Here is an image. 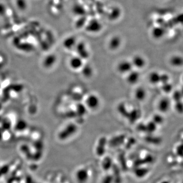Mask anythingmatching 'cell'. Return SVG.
Wrapping results in <instances>:
<instances>
[{
	"label": "cell",
	"mask_w": 183,
	"mask_h": 183,
	"mask_svg": "<svg viewBox=\"0 0 183 183\" xmlns=\"http://www.w3.org/2000/svg\"><path fill=\"white\" fill-rule=\"evenodd\" d=\"M75 50L77 56L80 57L83 60H87L89 58V53L87 46L84 42L78 43L75 46Z\"/></svg>",
	"instance_id": "1"
},
{
	"label": "cell",
	"mask_w": 183,
	"mask_h": 183,
	"mask_svg": "<svg viewBox=\"0 0 183 183\" xmlns=\"http://www.w3.org/2000/svg\"><path fill=\"white\" fill-rule=\"evenodd\" d=\"M133 68L131 62L127 60L121 61L117 66L118 72L121 74H128L132 70Z\"/></svg>",
	"instance_id": "2"
},
{
	"label": "cell",
	"mask_w": 183,
	"mask_h": 183,
	"mask_svg": "<svg viewBox=\"0 0 183 183\" xmlns=\"http://www.w3.org/2000/svg\"><path fill=\"white\" fill-rule=\"evenodd\" d=\"M100 99L95 94H91L87 97L85 100L86 106L91 109H95L99 107L100 105Z\"/></svg>",
	"instance_id": "3"
},
{
	"label": "cell",
	"mask_w": 183,
	"mask_h": 183,
	"mask_svg": "<svg viewBox=\"0 0 183 183\" xmlns=\"http://www.w3.org/2000/svg\"><path fill=\"white\" fill-rule=\"evenodd\" d=\"M101 29L102 25L97 20H92L86 27L87 31L92 33L99 32Z\"/></svg>",
	"instance_id": "4"
},
{
	"label": "cell",
	"mask_w": 183,
	"mask_h": 183,
	"mask_svg": "<svg viewBox=\"0 0 183 183\" xmlns=\"http://www.w3.org/2000/svg\"><path fill=\"white\" fill-rule=\"evenodd\" d=\"M141 116V111L140 109L135 108L129 110L127 119L129 120V122L133 123L140 119Z\"/></svg>",
	"instance_id": "5"
},
{
	"label": "cell",
	"mask_w": 183,
	"mask_h": 183,
	"mask_svg": "<svg viewBox=\"0 0 183 183\" xmlns=\"http://www.w3.org/2000/svg\"><path fill=\"white\" fill-rule=\"evenodd\" d=\"M132 64L133 66L138 69H141L145 66L146 61L145 58L140 55H136L133 57L132 60Z\"/></svg>",
	"instance_id": "6"
},
{
	"label": "cell",
	"mask_w": 183,
	"mask_h": 183,
	"mask_svg": "<svg viewBox=\"0 0 183 183\" xmlns=\"http://www.w3.org/2000/svg\"><path fill=\"white\" fill-rule=\"evenodd\" d=\"M69 65L71 68L73 70H78L81 69L84 65V62L82 58L79 56L73 57L69 61Z\"/></svg>",
	"instance_id": "7"
},
{
	"label": "cell",
	"mask_w": 183,
	"mask_h": 183,
	"mask_svg": "<svg viewBox=\"0 0 183 183\" xmlns=\"http://www.w3.org/2000/svg\"><path fill=\"white\" fill-rule=\"evenodd\" d=\"M140 79V73L136 70H132L128 73L126 80L130 84H136Z\"/></svg>",
	"instance_id": "8"
},
{
	"label": "cell",
	"mask_w": 183,
	"mask_h": 183,
	"mask_svg": "<svg viewBox=\"0 0 183 183\" xmlns=\"http://www.w3.org/2000/svg\"><path fill=\"white\" fill-rule=\"evenodd\" d=\"M170 106V102L167 98H162L159 101L158 104V109L162 113H166L169 110Z\"/></svg>",
	"instance_id": "9"
},
{
	"label": "cell",
	"mask_w": 183,
	"mask_h": 183,
	"mask_svg": "<svg viewBox=\"0 0 183 183\" xmlns=\"http://www.w3.org/2000/svg\"><path fill=\"white\" fill-rule=\"evenodd\" d=\"M122 41L119 37L114 36L111 38L109 42V48L112 50L118 49L121 46Z\"/></svg>",
	"instance_id": "10"
},
{
	"label": "cell",
	"mask_w": 183,
	"mask_h": 183,
	"mask_svg": "<svg viewBox=\"0 0 183 183\" xmlns=\"http://www.w3.org/2000/svg\"><path fill=\"white\" fill-rule=\"evenodd\" d=\"M77 43L74 37L71 36L67 38L63 42V46L67 49L70 50L73 48H75Z\"/></svg>",
	"instance_id": "11"
},
{
	"label": "cell",
	"mask_w": 183,
	"mask_h": 183,
	"mask_svg": "<svg viewBox=\"0 0 183 183\" xmlns=\"http://www.w3.org/2000/svg\"><path fill=\"white\" fill-rule=\"evenodd\" d=\"M134 96L136 99L139 101H142L145 99L146 96V92L145 89L139 87L135 91Z\"/></svg>",
	"instance_id": "12"
},
{
	"label": "cell",
	"mask_w": 183,
	"mask_h": 183,
	"mask_svg": "<svg viewBox=\"0 0 183 183\" xmlns=\"http://www.w3.org/2000/svg\"><path fill=\"white\" fill-rule=\"evenodd\" d=\"M81 73L85 77L89 78L93 74L94 70L92 67L89 64L84 65L81 68Z\"/></svg>",
	"instance_id": "13"
},
{
	"label": "cell",
	"mask_w": 183,
	"mask_h": 183,
	"mask_svg": "<svg viewBox=\"0 0 183 183\" xmlns=\"http://www.w3.org/2000/svg\"><path fill=\"white\" fill-rule=\"evenodd\" d=\"M118 113H119L124 118H127L129 114V110L128 109L127 107L124 102H122L118 105L117 107Z\"/></svg>",
	"instance_id": "14"
},
{
	"label": "cell",
	"mask_w": 183,
	"mask_h": 183,
	"mask_svg": "<svg viewBox=\"0 0 183 183\" xmlns=\"http://www.w3.org/2000/svg\"><path fill=\"white\" fill-rule=\"evenodd\" d=\"M161 74L156 71H153L150 73L149 80L151 84H157L160 83Z\"/></svg>",
	"instance_id": "15"
},
{
	"label": "cell",
	"mask_w": 183,
	"mask_h": 183,
	"mask_svg": "<svg viewBox=\"0 0 183 183\" xmlns=\"http://www.w3.org/2000/svg\"><path fill=\"white\" fill-rule=\"evenodd\" d=\"M171 65L174 67L182 66L183 65V58L179 56H175L172 57L170 60Z\"/></svg>",
	"instance_id": "16"
},
{
	"label": "cell",
	"mask_w": 183,
	"mask_h": 183,
	"mask_svg": "<svg viewBox=\"0 0 183 183\" xmlns=\"http://www.w3.org/2000/svg\"><path fill=\"white\" fill-rule=\"evenodd\" d=\"M57 61V57L54 54H50L44 60V64L47 67H51L53 66ZM44 65V66H45Z\"/></svg>",
	"instance_id": "17"
},
{
	"label": "cell",
	"mask_w": 183,
	"mask_h": 183,
	"mask_svg": "<svg viewBox=\"0 0 183 183\" xmlns=\"http://www.w3.org/2000/svg\"><path fill=\"white\" fill-rule=\"evenodd\" d=\"M76 114L77 115L82 117L85 115L87 113V108L86 106L83 104L79 103L76 106Z\"/></svg>",
	"instance_id": "18"
},
{
	"label": "cell",
	"mask_w": 183,
	"mask_h": 183,
	"mask_svg": "<svg viewBox=\"0 0 183 183\" xmlns=\"http://www.w3.org/2000/svg\"><path fill=\"white\" fill-rule=\"evenodd\" d=\"M163 34H164L163 30L160 28H154L152 32V35L154 37L157 38V39L162 37L163 36Z\"/></svg>",
	"instance_id": "19"
},
{
	"label": "cell",
	"mask_w": 183,
	"mask_h": 183,
	"mask_svg": "<svg viewBox=\"0 0 183 183\" xmlns=\"http://www.w3.org/2000/svg\"><path fill=\"white\" fill-rule=\"evenodd\" d=\"M155 123L157 124H160L162 123L163 122V118L162 115L160 114H156L155 115H154L153 118V121Z\"/></svg>",
	"instance_id": "20"
},
{
	"label": "cell",
	"mask_w": 183,
	"mask_h": 183,
	"mask_svg": "<svg viewBox=\"0 0 183 183\" xmlns=\"http://www.w3.org/2000/svg\"><path fill=\"white\" fill-rule=\"evenodd\" d=\"M162 89L164 92L170 93L172 89V85L171 84L168 83H165L162 84Z\"/></svg>",
	"instance_id": "21"
},
{
	"label": "cell",
	"mask_w": 183,
	"mask_h": 183,
	"mask_svg": "<svg viewBox=\"0 0 183 183\" xmlns=\"http://www.w3.org/2000/svg\"><path fill=\"white\" fill-rule=\"evenodd\" d=\"M183 96V95L182 94V92H180L179 91H176L174 93V95H173V97H174L173 98L176 102L180 101Z\"/></svg>",
	"instance_id": "22"
},
{
	"label": "cell",
	"mask_w": 183,
	"mask_h": 183,
	"mask_svg": "<svg viewBox=\"0 0 183 183\" xmlns=\"http://www.w3.org/2000/svg\"><path fill=\"white\" fill-rule=\"evenodd\" d=\"M145 125H146V129H148L150 131H153L156 129V124L153 121L149 122Z\"/></svg>",
	"instance_id": "23"
},
{
	"label": "cell",
	"mask_w": 183,
	"mask_h": 183,
	"mask_svg": "<svg viewBox=\"0 0 183 183\" xmlns=\"http://www.w3.org/2000/svg\"><path fill=\"white\" fill-rule=\"evenodd\" d=\"M170 80V77L166 74H162L160 76V83L164 84L165 83H168Z\"/></svg>",
	"instance_id": "24"
},
{
	"label": "cell",
	"mask_w": 183,
	"mask_h": 183,
	"mask_svg": "<svg viewBox=\"0 0 183 183\" xmlns=\"http://www.w3.org/2000/svg\"><path fill=\"white\" fill-rule=\"evenodd\" d=\"M175 109L180 113H183V103L180 101L176 102L175 104Z\"/></svg>",
	"instance_id": "25"
},
{
	"label": "cell",
	"mask_w": 183,
	"mask_h": 183,
	"mask_svg": "<svg viewBox=\"0 0 183 183\" xmlns=\"http://www.w3.org/2000/svg\"><path fill=\"white\" fill-rule=\"evenodd\" d=\"M17 2H18V5L21 4V5L18 6L19 8H21V9H24L26 8V2L24 0H18Z\"/></svg>",
	"instance_id": "26"
},
{
	"label": "cell",
	"mask_w": 183,
	"mask_h": 183,
	"mask_svg": "<svg viewBox=\"0 0 183 183\" xmlns=\"http://www.w3.org/2000/svg\"><path fill=\"white\" fill-rule=\"evenodd\" d=\"M6 11V8L5 6L2 4H0V15L4 14Z\"/></svg>",
	"instance_id": "27"
},
{
	"label": "cell",
	"mask_w": 183,
	"mask_h": 183,
	"mask_svg": "<svg viewBox=\"0 0 183 183\" xmlns=\"http://www.w3.org/2000/svg\"><path fill=\"white\" fill-rule=\"evenodd\" d=\"M183 89V90H182V94H183V89Z\"/></svg>",
	"instance_id": "28"
}]
</instances>
